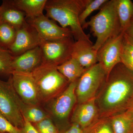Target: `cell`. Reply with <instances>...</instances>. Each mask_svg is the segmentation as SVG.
<instances>
[{
    "label": "cell",
    "instance_id": "d6986e66",
    "mask_svg": "<svg viewBox=\"0 0 133 133\" xmlns=\"http://www.w3.org/2000/svg\"><path fill=\"white\" fill-rule=\"evenodd\" d=\"M57 68L69 83L78 80L87 69L72 57L57 66Z\"/></svg>",
    "mask_w": 133,
    "mask_h": 133
},
{
    "label": "cell",
    "instance_id": "836d02e7",
    "mask_svg": "<svg viewBox=\"0 0 133 133\" xmlns=\"http://www.w3.org/2000/svg\"><path fill=\"white\" fill-rule=\"evenodd\" d=\"M1 7H0V14H1Z\"/></svg>",
    "mask_w": 133,
    "mask_h": 133
},
{
    "label": "cell",
    "instance_id": "7a4b0ae2",
    "mask_svg": "<svg viewBox=\"0 0 133 133\" xmlns=\"http://www.w3.org/2000/svg\"><path fill=\"white\" fill-rule=\"evenodd\" d=\"M90 0H47L46 16L58 22L61 27L71 30L76 41L91 42L83 30L79 16Z\"/></svg>",
    "mask_w": 133,
    "mask_h": 133
},
{
    "label": "cell",
    "instance_id": "f546056e",
    "mask_svg": "<svg viewBox=\"0 0 133 133\" xmlns=\"http://www.w3.org/2000/svg\"><path fill=\"white\" fill-rule=\"evenodd\" d=\"M121 60V63L133 72V59L122 52Z\"/></svg>",
    "mask_w": 133,
    "mask_h": 133
},
{
    "label": "cell",
    "instance_id": "30bf717a",
    "mask_svg": "<svg viewBox=\"0 0 133 133\" xmlns=\"http://www.w3.org/2000/svg\"><path fill=\"white\" fill-rule=\"evenodd\" d=\"M124 33L109 38L97 50L98 63L102 65L107 76L116 65L121 63Z\"/></svg>",
    "mask_w": 133,
    "mask_h": 133
},
{
    "label": "cell",
    "instance_id": "8992f818",
    "mask_svg": "<svg viewBox=\"0 0 133 133\" xmlns=\"http://www.w3.org/2000/svg\"><path fill=\"white\" fill-rule=\"evenodd\" d=\"M107 76L104 69L99 63L87 69L77 83V104L96 98Z\"/></svg>",
    "mask_w": 133,
    "mask_h": 133
},
{
    "label": "cell",
    "instance_id": "ba28073f",
    "mask_svg": "<svg viewBox=\"0 0 133 133\" xmlns=\"http://www.w3.org/2000/svg\"><path fill=\"white\" fill-rule=\"evenodd\" d=\"M73 36L54 40H42L39 47L43 63L57 66L72 57Z\"/></svg>",
    "mask_w": 133,
    "mask_h": 133
},
{
    "label": "cell",
    "instance_id": "d4e9b609",
    "mask_svg": "<svg viewBox=\"0 0 133 133\" xmlns=\"http://www.w3.org/2000/svg\"><path fill=\"white\" fill-rule=\"evenodd\" d=\"M108 0H90L79 16V21L83 28L87 22L86 20L95 10L100 9Z\"/></svg>",
    "mask_w": 133,
    "mask_h": 133
},
{
    "label": "cell",
    "instance_id": "9a60e30c",
    "mask_svg": "<svg viewBox=\"0 0 133 133\" xmlns=\"http://www.w3.org/2000/svg\"><path fill=\"white\" fill-rule=\"evenodd\" d=\"M92 43L79 40L74 42L72 57L76 59L85 69H88L98 63L97 51L93 48Z\"/></svg>",
    "mask_w": 133,
    "mask_h": 133
},
{
    "label": "cell",
    "instance_id": "d6a6232c",
    "mask_svg": "<svg viewBox=\"0 0 133 133\" xmlns=\"http://www.w3.org/2000/svg\"><path fill=\"white\" fill-rule=\"evenodd\" d=\"M129 109L130 110V111H131V112H132V114L133 115V106Z\"/></svg>",
    "mask_w": 133,
    "mask_h": 133
},
{
    "label": "cell",
    "instance_id": "277c9868",
    "mask_svg": "<svg viewBox=\"0 0 133 133\" xmlns=\"http://www.w3.org/2000/svg\"><path fill=\"white\" fill-rule=\"evenodd\" d=\"M41 102L46 103L59 95L69 83L55 65L43 63L31 73Z\"/></svg>",
    "mask_w": 133,
    "mask_h": 133
},
{
    "label": "cell",
    "instance_id": "e575fe53",
    "mask_svg": "<svg viewBox=\"0 0 133 133\" xmlns=\"http://www.w3.org/2000/svg\"><path fill=\"white\" fill-rule=\"evenodd\" d=\"M133 19H132V20H133Z\"/></svg>",
    "mask_w": 133,
    "mask_h": 133
},
{
    "label": "cell",
    "instance_id": "ac0fdd59",
    "mask_svg": "<svg viewBox=\"0 0 133 133\" xmlns=\"http://www.w3.org/2000/svg\"><path fill=\"white\" fill-rule=\"evenodd\" d=\"M108 118L113 133H133V115L129 109Z\"/></svg>",
    "mask_w": 133,
    "mask_h": 133
},
{
    "label": "cell",
    "instance_id": "1f68e13d",
    "mask_svg": "<svg viewBox=\"0 0 133 133\" xmlns=\"http://www.w3.org/2000/svg\"><path fill=\"white\" fill-rule=\"evenodd\" d=\"M125 33L133 39V19L131 21L128 28L125 31Z\"/></svg>",
    "mask_w": 133,
    "mask_h": 133
},
{
    "label": "cell",
    "instance_id": "cb8c5ba5",
    "mask_svg": "<svg viewBox=\"0 0 133 133\" xmlns=\"http://www.w3.org/2000/svg\"><path fill=\"white\" fill-rule=\"evenodd\" d=\"M14 57L8 50L0 47V75H10L13 74L12 63Z\"/></svg>",
    "mask_w": 133,
    "mask_h": 133
},
{
    "label": "cell",
    "instance_id": "7402d4cb",
    "mask_svg": "<svg viewBox=\"0 0 133 133\" xmlns=\"http://www.w3.org/2000/svg\"><path fill=\"white\" fill-rule=\"evenodd\" d=\"M16 33L13 26L0 21V47L8 50L15 41Z\"/></svg>",
    "mask_w": 133,
    "mask_h": 133
},
{
    "label": "cell",
    "instance_id": "44dd1931",
    "mask_svg": "<svg viewBox=\"0 0 133 133\" xmlns=\"http://www.w3.org/2000/svg\"><path fill=\"white\" fill-rule=\"evenodd\" d=\"M20 107L23 118L33 124L50 117L48 113L41 108L39 105H27L21 100Z\"/></svg>",
    "mask_w": 133,
    "mask_h": 133
},
{
    "label": "cell",
    "instance_id": "83f0119b",
    "mask_svg": "<svg viewBox=\"0 0 133 133\" xmlns=\"http://www.w3.org/2000/svg\"><path fill=\"white\" fill-rule=\"evenodd\" d=\"M54 123L52 119L49 117L33 125L39 133H46L49 128Z\"/></svg>",
    "mask_w": 133,
    "mask_h": 133
},
{
    "label": "cell",
    "instance_id": "3957f363",
    "mask_svg": "<svg viewBox=\"0 0 133 133\" xmlns=\"http://www.w3.org/2000/svg\"><path fill=\"white\" fill-rule=\"evenodd\" d=\"M90 28L96 38L93 48L97 51L108 40L121 33L116 5V0L108 1L98 13L91 17L83 29Z\"/></svg>",
    "mask_w": 133,
    "mask_h": 133
},
{
    "label": "cell",
    "instance_id": "f1b7e54d",
    "mask_svg": "<svg viewBox=\"0 0 133 133\" xmlns=\"http://www.w3.org/2000/svg\"><path fill=\"white\" fill-rule=\"evenodd\" d=\"M83 129L77 124L71 123L66 129L59 131V133H83Z\"/></svg>",
    "mask_w": 133,
    "mask_h": 133
},
{
    "label": "cell",
    "instance_id": "4dcf8cb0",
    "mask_svg": "<svg viewBox=\"0 0 133 133\" xmlns=\"http://www.w3.org/2000/svg\"><path fill=\"white\" fill-rule=\"evenodd\" d=\"M24 125L22 129L23 133H40L37 130L33 124L24 119Z\"/></svg>",
    "mask_w": 133,
    "mask_h": 133
},
{
    "label": "cell",
    "instance_id": "8fae6325",
    "mask_svg": "<svg viewBox=\"0 0 133 133\" xmlns=\"http://www.w3.org/2000/svg\"><path fill=\"white\" fill-rule=\"evenodd\" d=\"M26 21L35 29L42 40H57L73 36L70 29L58 26L44 14L34 19H26Z\"/></svg>",
    "mask_w": 133,
    "mask_h": 133
},
{
    "label": "cell",
    "instance_id": "4fadbf2b",
    "mask_svg": "<svg viewBox=\"0 0 133 133\" xmlns=\"http://www.w3.org/2000/svg\"><path fill=\"white\" fill-rule=\"evenodd\" d=\"M99 117V112L94 98L83 103L77 104L73 109L71 122L77 124L83 129Z\"/></svg>",
    "mask_w": 133,
    "mask_h": 133
},
{
    "label": "cell",
    "instance_id": "52a82bcc",
    "mask_svg": "<svg viewBox=\"0 0 133 133\" xmlns=\"http://www.w3.org/2000/svg\"><path fill=\"white\" fill-rule=\"evenodd\" d=\"M21 101L10 76L8 81L0 79V112L14 125L22 129L24 120L20 107Z\"/></svg>",
    "mask_w": 133,
    "mask_h": 133
},
{
    "label": "cell",
    "instance_id": "6da1fadb",
    "mask_svg": "<svg viewBox=\"0 0 133 133\" xmlns=\"http://www.w3.org/2000/svg\"><path fill=\"white\" fill-rule=\"evenodd\" d=\"M99 117L109 118L133 106V72L123 63L108 75L95 98Z\"/></svg>",
    "mask_w": 133,
    "mask_h": 133
},
{
    "label": "cell",
    "instance_id": "4316f807",
    "mask_svg": "<svg viewBox=\"0 0 133 133\" xmlns=\"http://www.w3.org/2000/svg\"><path fill=\"white\" fill-rule=\"evenodd\" d=\"M122 52L133 59V39L125 33L123 36Z\"/></svg>",
    "mask_w": 133,
    "mask_h": 133
},
{
    "label": "cell",
    "instance_id": "9c48e42d",
    "mask_svg": "<svg viewBox=\"0 0 133 133\" xmlns=\"http://www.w3.org/2000/svg\"><path fill=\"white\" fill-rule=\"evenodd\" d=\"M10 77L15 91L23 103L39 105L41 102L38 89L31 73L14 72Z\"/></svg>",
    "mask_w": 133,
    "mask_h": 133
},
{
    "label": "cell",
    "instance_id": "603a6c76",
    "mask_svg": "<svg viewBox=\"0 0 133 133\" xmlns=\"http://www.w3.org/2000/svg\"><path fill=\"white\" fill-rule=\"evenodd\" d=\"M83 133H113L109 118L99 117L85 128Z\"/></svg>",
    "mask_w": 133,
    "mask_h": 133
},
{
    "label": "cell",
    "instance_id": "484cf974",
    "mask_svg": "<svg viewBox=\"0 0 133 133\" xmlns=\"http://www.w3.org/2000/svg\"><path fill=\"white\" fill-rule=\"evenodd\" d=\"M0 133H23L22 129L12 124L0 112Z\"/></svg>",
    "mask_w": 133,
    "mask_h": 133
},
{
    "label": "cell",
    "instance_id": "7c38bea8",
    "mask_svg": "<svg viewBox=\"0 0 133 133\" xmlns=\"http://www.w3.org/2000/svg\"><path fill=\"white\" fill-rule=\"evenodd\" d=\"M42 39L35 29L26 22L17 30L15 39L9 50L14 57L39 46Z\"/></svg>",
    "mask_w": 133,
    "mask_h": 133
},
{
    "label": "cell",
    "instance_id": "2e32d148",
    "mask_svg": "<svg viewBox=\"0 0 133 133\" xmlns=\"http://www.w3.org/2000/svg\"><path fill=\"white\" fill-rule=\"evenodd\" d=\"M0 7V21L10 24L16 30L26 23V15L24 12L11 5L8 1H3Z\"/></svg>",
    "mask_w": 133,
    "mask_h": 133
},
{
    "label": "cell",
    "instance_id": "5bb4252c",
    "mask_svg": "<svg viewBox=\"0 0 133 133\" xmlns=\"http://www.w3.org/2000/svg\"><path fill=\"white\" fill-rule=\"evenodd\" d=\"M42 63V57L38 46L14 57L12 66L14 72L31 74Z\"/></svg>",
    "mask_w": 133,
    "mask_h": 133
},
{
    "label": "cell",
    "instance_id": "ffe728a7",
    "mask_svg": "<svg viewBox=\"0 0 133 133\" xmlns=\"http://www.w3.org/2000/svg\"><path fill=\"white\" fill-rule=\"evenodd\" d=\"M121 31L125 33L133 18V2L131 0H116Z\"/></svg>",
    "mask_w": 133,
    "mask_h": 133
},
{
    "label": "cell",
    "instance_id": "e0dca14e",
    "mask_svg": "<svg viewBox=\"0 0 133 133\" xmlns=\"http://www.w3.org/2000/svg\"><path fill=\"white\" fill-rule=\"evenodd\" d=\"M11 5L24 12L26 19L36 18L43 15L47 0H7Z\"/></svg>",
    "mask_w": 133,
    "mask_h": 133
},
{
    "label": "cell",
    "instance_id": "5b68a950",
    "mask_svg": "<svg viewBox=\"0 0 133 133\" xmlns=\"http://www.w3.org/2000/svg\"><path fill=\"white\" fill-rule=\"evenodd\" d=\"M78 80L70 83L59 95L45 103L47 112L58 129L59 127L63 130L69 126L70 115L77 103L76 89Z\"/></svg>",
    "mask_w": 133,
    "mask_h": 133
}]
</instances>
